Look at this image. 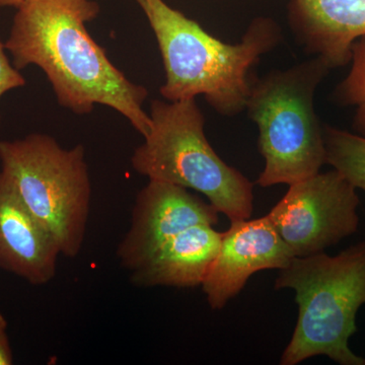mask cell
Instances as JSON below:
<instances>
[{"mask_svg": "<svg viewBox=\"0 0 365 365\" xmlns=\"http://www.w3.org/2000/svg\"><path fill=\"white\" fill-rule=\"evenodd\" d=\"M150 116V133L131 158L134 170L203 194L230 222L251 218L253 182L223 162L208 143L196 101H153Z\"/></svg>", "mask_w": 365, "mask_h": 365, "instance_id": "4", "label": "cell"}, {"mask_svg": "<svg viewBox=\"0 0 365 365\" xmlns=\"http://www.w3.org/2000/svg\"><path fill=\"white\" fill-rule=\"evenodd\" d=\"M351 68L335 91L336 100L354 108V128L365 136V36L352 45Z\"/></svg>", "mask_w": 365, "mask_h": 365, "instance_id": "14", "label": "cell"}, {"mask_svg": "<svg viewBox=\"0 0 365 365\" xmlns=\"http://www.w3.org/2000/svg\"><path fill=\"white\" fill-rule=\"evenodd\" d=\"M14 364V354L7 334V321L0 312V365Z\"/></svg>", "mask_w": 365, "mask_h": 365, "instance_id": "16", "label": "cell"}, {"mask_svg": "<svg viewBox=\"0 0 365 365\" xmlns=\"http://www.w3.org/2000/svg\"><path fill=\"white\" fill-rule=\"evenodd\" d=\"M100 6L93 0H23L6 42L19 71L42 69L57 102L76 115L107 106L126 118L144 137L151 119L143 109L144 86L126 78L86 30Z\"/></svg>", "mask_w": 365, "mask_h": 365, "instance_id": "1", "label": "cell"}, {"mask_svg": "<svg viewBox=\"0 0 365 365\" xmlns=\"http://www.w3.org/2000/svg\"><path fill=\"white\" fill-rule=\"evenodd\" d=\"M275 289L295 292L299 318L280 364L295 365L325 355L342 365H362L349 348L356 314L365 304V242L336 256L294 257L281 269Z\"/></svg>", "mask_w": 365, "mask_h": 365, "instance_id": "3", "label": "cell"}, {"mask_svg": "<svg viewBox=\"0 0 365 365\" xmlns=\"http://www.w3.org/2000/svg\"><path fill=\"white\" fill-rule=\"evenodd\" d=\"M288 21L309 54L339 68L350 63L352 45L365 36V0H292Z\"/></svg>", "mask_w": 365, "mask_h": 365, "instance_id": "11", "label": "cell"}, {"mask_svg": "<svg viewBox=\"0 0 365 365\" xmlns=\"http://www.w3.org/2000/svg\"><path fill=\"white\" fill-rule=\"evenodd\" d=\"M326 163L365 192V136L324 126Z\"/></svg>", "mask_w": 365, "mask_h": 365, "instance_id": "13", "label": "cell"}, {"mask_svg": "<svg viewBox=\"0 0 365 365\" xmlns=\"http://www.w3.org/2000/svg\"><path fill=\"white\" fill-rule=\"evenodd\" d=\"M1 172L21 201L58 247L76 258L90 218L91 182L81 144L63 148L53 137L29 134L0 141Z\"/></svg>", "mask_w": 365, "mask_h": 365, "instance_id": "6", "label": "cell"}, {"mask_svg": "<svg viewBox=\"0 0 365 365\" xmlns=\"http://www.w3.org/2000/svg\"><path fill=\"white\" fill-rule=\"evenodd\" d=\"M60 256L56 242L0 170V269L30 284H47L56 275Z\"/></svg>", "mask_w": 365, "mask_h": 365, "instance_id": "10", "label": "cell"}, {"mask_svg": "<svg viewBox=\"0 0 365 365\" xmlns=\"http://www.w3.org/2000/svg\"><path fill=\"white\" fill-rule=\"evenodd\" d=\"M364 364H365V359H364Z\"/></svg>", "mask_w": 365, "mask_h": 365, "instance_id": "18", "label": "cell"}, {"mask_svg": "<svg viewBox=\"0 0 365 365\" xmlns=\"http://www.w3.org/2000/svg\"><path fill=\"white\" fill-rule=\"evenodd\" d=\"M217 209L188 189L148 180L137 194L131 223L117 249L122 267L136 270L165 242L199 225H215Z\"/></svg>", "mask_w": 365, "mask_h": 365, "instance_id": "8", "label": "cell"}, {"mask_svg": "<svg viewBox=\"0 0 365 365\" xmlns=\"http://www.w3.org/2000/svg\"><path fill=\"white\" fill-rule=\"evenodd\" d=\"M6 43L0 38V98L9 91L26 86V78L9 61ZM1 120V119H0Z\"/></svg>", "mask_w": 365, "mask_h": 365, "instance_id": "15", "label": "cell"}, {"mask_svg": "<svg viewBox=\"0 0 365 365\" xmlns=\"http://www.w3.org/2000/svg\"><path fill=\"white\" fill-rule=\"evenodd\" d=\"M215 225H199L182 230L165 242L150 259L131 272L140 287H201L222 242Z\"/></svg>", "mask_w": 365, "mask_h": 365, "instance_id": "12", "label": "cell"}, {"mask_svg": "<svg viewBox=\"0 0 365 365\" xmlns=\"http://www.w3.org/2000/svg\"><path fill=\"white\" fill-rule=\"evenodd\" d=\"M356 188L336 170L289 185L267 216L294 257L321 253L356 232Z\"/></svg>", "mask_w": 365, "mask_h": 365, "instance_id": "7", "label": "cell"}, {"mask_svg": "<svg viewBox=\"0 0 365 365\" xmlns=\"http://www.w3.org/2000/svg\"><path fill=\"white\" fill-rule=\"evenodd\" d=\"M292 258L267 215L232 222L222 232L218 253L201 285L209 306L223 309L242 292L253 274L281 270Z\"/></svg>", "mask_w": 365, "mask_h": 365, "instance_id": "9", "label": "cell"}, {"mask_svg": "<svg viewBox=\"0 0 365 365\" xmlns=\"http://www.w3.org/2000/svg\"><path fill=\"white\" fill-rule=\"evenodd\" d=\"M157 38L165 71L160 95L169 102L203 96L218 114L246 110L250 71L281 41L280 28L259 18L235 44L222 42L165 0H135Z\"/></svg>", "mask_w": 365, "mask_h": 365, "instance_id": "2", "label": "cell"}, {"mask_svg": "<svg viewBox=\"0 0 365 365\" xmlns=\"http://www.w3.org/2000/svg\"><path fill=\"white\" fill-rule=\"evenodd\" d=\"M329 71L323 60L314 57L251 78L246 110L258 127L259 151L265 160L259 186L294 184L318 174L326 163L323 126L314 98Z\"/></svg>", "mask_w": 365, "mask_h": 365, "instance_id": "5", "label": "cell"}, {"mask_svg": "<svg viewBox=\"0 0 365 365\" xmlns=\"http://www.w3.org/2000/svg\"><path fill=\"white\" fill-rule=\"evenodd\" d=\"M23 0H0V7L13 6L18 7Z\"/></svg>", "mask_w": 365, "mask_h": 365, "instance_id": "17", "label": "cell"}]
</instances>
